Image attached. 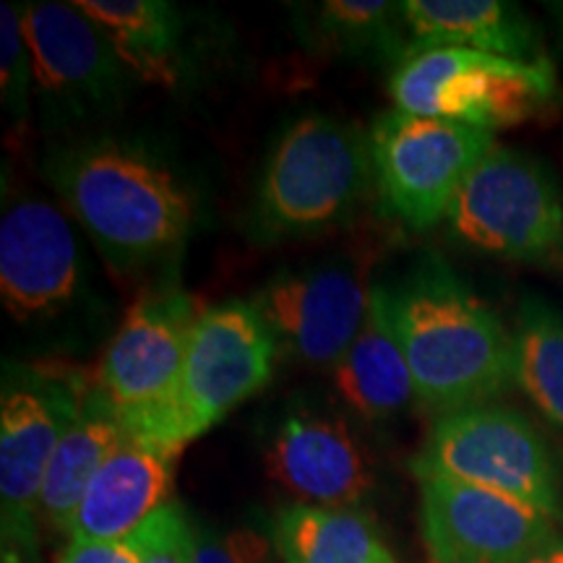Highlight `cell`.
I'll use <instances>...</instances> for the list:
<instances>
[{
	"label": "cell",
	"mask_w": 563,
	"mask_h": 563,
	"mask_svg": "<svg viewBox=\"0 0 563 563\" xmlns=\"http://www.w3.org/2000/svg\"><path fill=\"white\" fill-rule=\"evenodd\" d=\"M42 121L53 129L108 118L141 81L115 42L76 3H30L21 11Z\"/></svg>",
	"instance_id": "10"
},
{
	"label": "cell",
	"mask_w": 563,
	"mask_h": 563,
	"mask_svg": "<svg viewBox=\"0 0 563 563\" xmlns=\"http://www.w3.org/2000/svg\"><path fill=\"white\" fill-rule=\"evenodd\" d=\"M415 477L443 475L504 493L563 519V470L551 443L525 412L477 405L441 415L412 460Z\"/></svg>",
	"instance_id": "7"
},
{
	"label": "cell",
	"mask_w": 563,
	"mask_h": 563,
	"mask_svg": "<svg viewBox=\"0 0 563 563\" xmlns=\"http://www.w3.org/2000/svg\"><path fill=\"white\" fill-rule=\"evenodd\" d=\"M84 264L66 214L51 201L24 196L0 220V295L21 323L51 321L79 298Z\"/></svg>",
	"instance_id": "14"
},
{
	"label": "cell",
	"mask_w": 563,
	"mask_h": 563,
	"mask_svg": "<svg viewBox=\"0 0 563 563\" xmlns=\"http://www.w3.org/2000/svg\"><path fill=\"white\" fill-rule=\"evenodd\" d=\"M412 47H462L509 60H545L540 34L519 5L501 0H407Z\"/></svg>",
	"instance_id": "17"
},
{
	"label": "cell",
	"mask_w": 563,
	"mask_h": 563,
	"mask_svg": "<svg viewBox=\"0 0 563 563\" xmlns=\"http://www.w3.org/2000/svg\"><path fill=\"white\" fill-rule=\"evenodd\" d=\"M74 376L9 363L0 389V543L3 563H40V498L60 435L79 415Z\"/></svg>",
	"instance_id": "6"
},
{
	"label": "cell",
	"mask_w": 563,
	"mask_h": 563,
	"mask_svg": "<svg viewBox=\"0 0 563 563\" xmlns=\"http://www.w3.org/2000/svg\"><path fill=\"white\" fill-rule=\"evenodd\" d=\"M371 290L355 264L329 258L279 269L251 302L277 336L279 352L308 368L332 371L363 329Z\"/></svg>",
	"instance_id": "12"
},
{
	"label": "cell",
	"mask_w": 563,
	"mask_h": 563,
	"mask_svg": "<svg viewBox=\"0 0 563 563\" xmlns=\"http://www.w3.org/2000/svg\"><path fill=\"white\" fill-rule=\"evenodd\" d=\"M277 355V336L253 302L228 300L207 308L194 327L170 405L150 431L133 439L183 452L269 384Z\"/></svg>",
	"instance_id": "4"
},
{
	"label": "cell",
	"mask_w": 563,
	"mask_h": 563,
	"mask_svg": "<svg viewBox=\"0 0 563 563\" xmlns=\"http://www.w3.org/2000/svg\"><path fill=\"white\" fill-rule=\"evenodd\" d=\"M194 559L196 563H277L264 538L251 530H214L194 522Z\"/></svg>",
	"instance_id": "26"
},
{
	"label": "cell",
	"mask_w": 563,
	"mask_h": 563,
	"mask_svg": "<svg viewBox=\"0 0 563 563\" xmlns=\"http://www.w3.org/2000/svg\"><path fill=\"white\" fill-rule=\"evenodd\" d=\"M47 178L118 274L173 264L196 222L186 180L150 146L97 136L51 154Z\"/></svg>",
	"instance_id": "1"
},
{
	"label": "cell",
	"mask_w": 563,
	"mask_h": 563,
	"mask_svg": "<svg viewBox=\"0 0 563 563\" xmlns=\"http://www.w3.org/2000/svg\"><path fill=\"white\" fill-rule=\"evenodd\" d=\"M373 186L368 133L311 112L290 123L266 157L251 209V238L277 245L347 224Z\"/></svg>",
	"instance_id": "3"
},
{
	"label": "cell",
	"mask_w": 563,
	"mask_h": 563,
	"mask_svg": "<svg viewBox=\"0 0 563 563\" xmlns=\"http://www.w3.org/2000/svg\"><path fill=\"white\" fill-rule=\"evenodd\" d=\"M58 563H141V555L131 540H118V543L68 540L58 555Z\"/></svg>",
	"instance_id": "27"
},
{
	"label": "cell",
	"mask_w": 563,
	"mask_h": 563,
	"mask_svg": "<svg viewBox=\"0 0 563 563\" xmlns=\"http://www.w3.org/2000/svg\"><path fill=\"white\" fill-rule=\"evenodd\" d=\"M527 563H563V532L555 534L551 543L540 548Z\"/></svg>",
	"instance_id": "28"
},
{
	"label": "cell",
	"mask_w": 563,
	"mask_h": 563,
	"mask_svg": "<svg viewBox=\"0 0 563 563\" xmlns=\"http://www.w3.org/2000/svg\"><path fill=\"white\" fill-rule=\"evenodd\" d=\"M391 100L412 115L496 131L532 121L559 100L551 60L522 63L462 47H410L389 79Z\"/></svg>",
	"instance_id": "5"
},
{
	"label": "cell",
	"mask_w": 563,
	"mask_h": 563,
	"mask_svg": "<svg viewBox=\"0 0 563 563\" xmlns=\"http://www.w3.org/2000/svg\"><path fill=\"white\" fill-rule=\"evenodd\" d=\"M277 563H279V561H277Z\"/></svg>",
	"instance_id": "29"
},
{
	"label": "cell",
	"mask_w": 563,
	"mask_h": 563,
	"mask_svg": "<svg viewBox=\"0 0 563 563\" xmlns=\"http://www.w3.org/2000/svg\"><path fill=\"white\" fill-rule=\"evenodd\" d=\"M125 439L129 431L115 405L104 397L100 386H89L84 391L79 415L60 435L47 467L40 498V525L68 538L91 481Z\"/></svg>",
	"instance_id": "18"
},
{
	"label": "cell",
	"mask_w": 563,
	"mask_h": 563,
	"mask_svg": "<svg viewBox=\"0 0 563 563\" xmlns=\"http://www.w3.org/2000/svg\"><path fill=\"white\" fill-rule=\"evenodd\" d=\"M342 405L363 420H389L415 402V382L394 334L382 287L373 285L363 329L332 368Z\"/></svg>",
	"instance_id": "19"
},
{
	"label": "cell",
	"mask_w": 563,
	"mask_h": 563,
	"mask_svg": "<svg viewBox=\"0 0 563 563\" xmlns=\"http://www.w3.org/2000/svg\"><path fill=\"white\" fill-rule=\"evenodd\" d=\"M470 249L532 266H563V188L532 154L493 146L449 211Z\"/></svg>",
	"instance_id": "9"
},
{
	"label": "cell",
	"mask_w": 563,
	"mask_h": 563,
	"mask_svg": "<svg viewBox=\"0 0 563 563\" xmlns=\"http://www.w3.org/2000/svg\"><path fill=\"white\" fill-rule=\"evenodd\" d=\"M129 540L141 563H196L194 519L175 501L152 514Z\"/></svg>",
	"instance_id": "25"
},
{
	"label": "cell",
	"mask_w": 563,
	"mask_h": 563,
	"mask_svg": "<svg viewBox=\"0 0 563 563\" xmlns=\"http://www.w3.org/2000/svg\"><path fill=\"white\" fill-rule=\"evenodd\" d=\"M199 311L175 282L139 295L104 350L97 386L115 405L129 435H144L170 405Z\"/></svg>",
	"instance_id": "11"
},
{
	"label": "cell",
	"mask_w": 563,
	"mask_h": 563,
	"mask_svg": "<svg viewBox=\"0 0 563 563\" xmlns=\"http://www.w3.org/2000/svg\"><path fill=\"white\" fill-rule=\"evenodd\" d=\"M514 376L530 402L563 431V313L540 298L519 306Z\"/></svg>",
	"instance_id": "23"
},
{
	"label": "cell",
	"mask_w": 563,
	"mask_h": 563,
	"mask_svg": "<svg viewBox=\"0 0 563 563\" xmlns=\"http://www.w3.org/2000/svg\"><path fill=\"white\" fill-rule=\"evenodd\" d=\"M378 287L422 410L441 418L517 384L514 334L441 258H422L397 285Z\"/></svg>",
	"instance_id": "2"
},
{
	"label": "cell",
	"mask_w": 563,
	"mask_h": 563,
	"mask_svg": "<svg viewBox=\"0 0 563 563\" xmlns=\"http://www.w3.org/2000/svg\"><path fill=\"white\" fill-rule=\"evenodd\" d=\"M420 530L433 563H527L559 534L555 519L504 493L422 475Z\"/></svg>",
	"instance_id": "13"
},
{
	"label": "cell",
	"mask_w": 563,
	"mask_h": 563,
	"mask_svg": "<svg viewBox=\"0 0 563 563\" xmlns=\"http://www.w3.org/2000/svg\"><path fill=\"white\" fill-rule=\"evenodd\" d=\"M0 84H3V108L13 123H24L32 110L34 66L24 37L21 11L3 3L0 11Z\"/></svg>",
	"instance_id": "24"
},
{
	"label": "cell",
	"mask_w": 563,
	"mask_h": 563,
	"mask_svg": "<svg viewBox=\"0 0 563 563\" xmlns=\"http://www.w3.org/2000/svg\"><path fill=\"white\" fill-rule=\"evenodd\" d=\"M272 545L282 563H397L371 514L355 506H282Z\"/></svg>",
	"instance_id": "20"
},
{
	"label": "cell",
	"mask_w": 563,
	"mask_h": 563,
	"mask_svg": "<svg viewBox=\"0 0 563 563\" xmlns=\"http://www.w3.org/2000/svg\"><path fill=\"white\" fill-rule=\"evenodd\" d=\"M266 473L311 506H355L373 490L368 449L334 407L287 405L264 452Z\"/></svg>",
	"instance_id": "15"
},
{
	"label": "cell",
	"mask_w": 563,
	"mask_h": 563,
	"mask_svg": "<svg viewBox=\"0 0 563 563\" xmlns=\"http://www.w3.org/2000/svg\"><path fill=\"white\" fill-rule=\"evenodd\" d=\"M306 37L316 51L350 60L402 63L412 47L402 3L327 0L306 9Z\"/></svg>",
	"instance_id": "22"
},
{
	"label": "cell",
	"mask_w": 563,
	"mask_h": 563,
	"mask_svg": "<svg viewBox=\"0 0 563 563\" xmlns=\"http://www.w3.org/2000/svg\"><path fill=\"white\" fill-rule=\"evenodd\" d=\"M496 146L477 125L386 110L368 131L371 170L382 207L410 230L446 220L464 180Z\"/></svg>",
	"instance_id": "8"
},
{
	"label": "cell",
	"mask_w": 563,
	"mask_h": 563,
	"mask_svg": "<svg viewBox=\"0 0 563 563\" xmlns=\"http://www.w3.org/2000/svg\"><path fill=\"white\" fill-rule=\"evenodd\" d=\"M141 81L175 87L180 79L183 16L165 0H79Z\"/></svg>",
	"instance_id": "21"
},
{
	"label": "cell",
	"mask_w": 563,
	"mask_h": 563,
	"mask_svg": "<svg viewBox=\"0 0 563 563\" xmlns=\"http://www.w3.org/2000/svg\"><path fill=\"white\" fill-rule=\"evenodd\" d=\"M178 456V449L129 435L91 481L68 538L95 543L129 540L152 514L170 504Z\"/></svg>",
	"instance_id": "16"
}]
</instances>
